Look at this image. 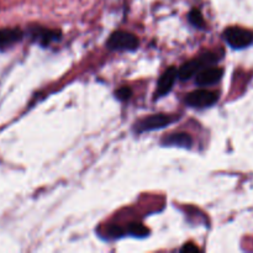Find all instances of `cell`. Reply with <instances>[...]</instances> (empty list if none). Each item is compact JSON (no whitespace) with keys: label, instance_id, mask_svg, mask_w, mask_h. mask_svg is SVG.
<instances>
[{"label":"cell","instance_id":"6da1fadb","mask_svg":"<svg viewBox=\"0 0 253 253\" xmlns=\"http://www.w3.org/2000/svg\"><path fill=\"white\" fill-rule=\"evenodd\" d=\"M219 61V56L214 52H207V53L202 54L200 57H197L194 59H190L187 63L183 64L180 69L178 71V76L182 81H187L190 79L193 76L199 73L202 69L207 68L208 66H212Z\"/></svg>","mask_w":253,"mask_h":253},{"label":"cell","instance_id":"7a4b0ae2","mask_svg":"<svg viewBox=\"0 0 253 253\" xmlns=\"http://www.w3.org/2000/svg\"><path fill=\"white\" fill-rule=\"evenodd\" d=\"M224 39L232 48H246L253 43V31L244 27H227L224 31Z\"/></svg>","mask_w":253,"mask_h":253},{"label":"cell","instance_id":"3957f363","mask_svg":"<svg viewBox=\"0 0 253 253\" xmlns=\"http://www.w3.org/2000/svg\"><path fill=\"white\" fill-rule=\"evenodd\" d=\"M140 44L137 36L126 31H116L109 37L106 46L115 51H135Z\"/></svg>","mask_w":253,"mask_h":253},{"label":"cell","instance_id":"277c9868","mask_svg":"<svg viewBox=\"0 0 253 253\" xmlns=\"http://www.w3.org/2000/svg\"><path fill=\"white\" fill-rule=\"evenodd\" d=\"M175 120V118L166 114H156V115L147 116L142 119L138 123L135 124V131L137 133L147 132V131L160 130V128L167 127L169 124H172Z\"/></svg>","mask_w":253,"mask_h":253},{"label":"cell","instance_id":"5b68a950","mask_svg":"<svg viewBox=\"0 0 253 253\" xmlns=\"http://www.w3.org/2000/svg\"><path fill=\"white\" fill-rule=\"evenodd\" d=\"M219 99V95L215 91L199 89V90L192 91L185 96V103L187 105L193 108H208V106L214 105Z\"/></svg>","mask_w":253,"mask_h":253},{"label":"cell","instance_id":"8992f818","mask_svg":"<svg viewBox=\"0 0 253 253\" xmlns=\"http://www.w3.org/2000/svg\"><path fill=\"white\" fill-rule=\"evenodd\" d=\"M222 74L224 69L220 67H207L198 73L195 82L198 85H211L222 78Z\"/></svg>","mask_w":253,"mask_h":253},{"label":"cell","instance_id":"52a82bcc","mask_svg":"<svg viewBox=\"0 0 253 253\" xmlns=\"http://www.w3.org/2000/svg\"><path fill=\"white\" fill-rule=\"evenodd\" d=\"M177 77H178V71L174 68V67L168 68L167 71L161 76L160 81H158L157 90H156V95H157V98H160V96H163V95H167V94L172 90Z\"/></svg>","mask_w":253,"mask_h":253},{"label":"cell","instance_id":"ba28073f","mask_svg":"<svg viewBox=\"0 0 253 253\" xmlns=\"http://www.w3.org/2000/svg\"><path fill=\"white\" fill-rule=\"evenodd\" d=\"M31 37L39 43L47 46L54 41H58L61 39V32L58 30L43 29V27H35L31 32Z\"/></svg>","mask_w":253,"mask_h":253},{"label":"cell","instance_id":"9c48e42d","mask_svg":"<svg viewBox=\"0 0 253 253\" xmlns=\"http://www.w3.org/2000/svg\"><path fill=\"white\" fill-rule=\"evenodd\" d=\"M161 142H162L163 146H175V147L190 148L193 145V138L189 133L177 132L170 133V135L163 137Z\"/></svg>","mask_w":253,"mask_h":253},{"label":"cell","instance_id":"30bf717a","mask_svg":"<svg viewBox=\"0 0 253 253\" xmlns=\"http://www.w3.org/2000/svg\"><path fill=\"white\" fill-rule=\"evenodd\" d=\"M22 39V32L19 29L0 30V49L12 46Z\"/></svg>","mask_w":253,"mask_h":253},{"label":"cell","instance_id":"8fae6325","mask_svg":"<svg viewBox=\"0 0 253 253\" xmlns=\"http://www.w3.org/2000/svg\"><path fill=\"white\" fill-rule=\"evenodd\" d=\"M188 19H189V21L192 22L194 26L197 27L204 26V19H203L202 12H200L198 9H193L192 11L189 12V15H188Z\"/></svg>","mask_w":253,"mask_h":253},{"label":"cell","instance_id":"7c38bea8","mask_svg":"<svg viewBox=\"0 0 253 253\" xmlns=\"http://www.w3.org/2000/svg\"><path fill=\"white\" fill-rule=\"evenodd\" d=\"M128 231H130V234H132L133 236H137V237H143L147 235V229H146L145 226H142L141 224L130 225Z\"/></svg>","mask_w":253,"mask_h":253},{"label":"cell","instance_id":"4fadbf2b","mask_svg":"<svg viewBox=\"0 0 253 253\" xmlns=\"http://www.w3.org/2000/svg\"><path fill=\"white\" fill-rule=\"evenodd\" d=\"M115 95L119 100H123V101L127 100V99H130V96H131V89L127 88V86H123V88H120L116 90Z\"/></svg>","mask_w":253,"mask_h":253},{"label":"cell","instance_id":"5bb4252c","mask_svg":"<svg viewBox=\"0 0 253 253\" xmlns=\"http://www.w3.org/2000/svg\"><path fill=\"white\" fill-rule=\"evenodd\" d=\"M182 252H198L199 251V249H198L195 245L193 244H187L185 246L182 247V250H180Z\"/></svg>","mask_w":253,"mask_h":253}]
</instances>
